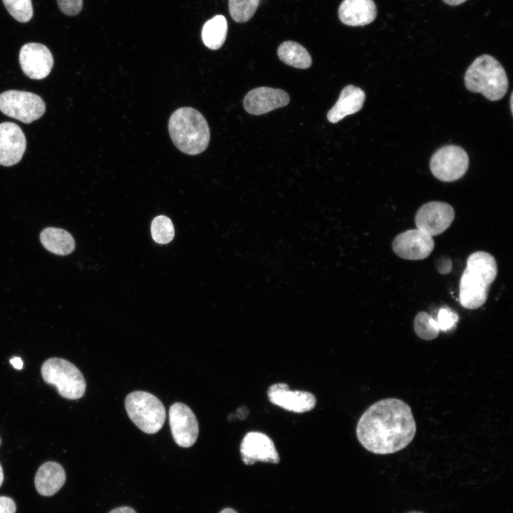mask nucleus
Listing matches in <instances>:
<instances>
[{
  "label": "nucleus",
  "instance_id": "nucleus-23",
  "mask_svg": "<svg viewBox=\"0 0 513 513\" xmlns=\"http://www.w3.org/2000/svg\"><path fill=\"white\" fill-rule=\"evenodd\" d=\"M414 331L423 340H432L440 332L437 322L434 316L427 312H419L414 320Z\"/></svg>",
  "mask_w": 513,
  "mask_h": 513
},
{
  "label": "nucleus",
  "instance_id": "nucleus-4",
  "mask_svg": "<svg viewBox=\"0 0 513 513\" xmlns=\"http://www.w3.org/2000/svg\"><path fill=\"white\" fill-rule=\"evenodd\" d=\"M465 87L472 93H480L489 100H499L508 89V79L500 63L484 54L477 57L465 74Z\"/></svg>",
  "mask_w": 513,
  "mask_h": 513
},
{
  "label": "nucleus",
  "instance_id": "nucleus-7",
  "mask_svg": "<svg viewBox=\"0 0 513 513\" xmlns=\"http://www.w3.org/2000/svg\"><path fill=\"white\" fill-rule=\"evenodd\" d=\"M0 111L28 124L43 115L46 104L39 95L33 93L9 90L0 94Z\"/></svg>",
  "mask_w": 513,
  "mask_h": 513
},
{
  "label": "nucleus",
  "instance_id": "nucleus-8",
  "mask_svg": "<svg viewBox=\"0 0 513 513\" xmlns=\"http://www.w3.org/2000/svg\"><path fill=\"white\" fill-rule=\"evenodd\" d=\"M469 166L467 153L461 147L445 145L432 156L430 168L432 175L442 182H453L462 177Z\"/></svg>",
  "mask_w": 513,
  "mask_h": 513
},
{
  "label": "nucleus",
  "instance_id": "nucleus-1",
  "mask_svg": "<svg viewBox=\"0 0 513 513\" xmlns=\"http://www.w3.org/2000/svg\"><path fill=\"white\" fill-rule=\"evenodd\" d=\"M416 423L411 408L398 398H385L371 405L358 421L356 433L361 445L377 455L406 447L413 440Z\"/></svg>",
  "mask_w": 513,
  "mask_h": 513
},
{
  "label": "nucleus",
  "instance_id": "nucleus-10",
  "mask_svg": "<svg viewBox=\"0 0 513 513\" xmlns=\"http://www.w3.org/2000/svg\"><path fill=\"white\" fill-rule=\"evenodd\" d=\"M169 421L175 442L180 447L195 444L199 434L198 421L192 410L185 404L175 403L169 410Z\"/></svg>",
  "mask_w": 513,
  "mask_h": 513
},
{
  "label": "nucleus",
  "instance_id": "nucleus-16",
  "mask_svg": "<svg viewBox=\"0 0 513 513\" xmlns=\"http://www.w3.org/2000/svg\"><path fill=\"white\" fill-rule=\"evenodd\" d=\"M289 95L283 90L259 87L247 93L243 104L247 113L259 115L284 107L289 103Z\"/></svg>",
  "mask_w": 513,
  "mask_h": 513
},
{
  "label": "nucleus",
  "instance_id": "nucleus-18",
  "mask_svg": "<svg viewBox=\"0 0 513 513\" xmlns=\"http://www.w3.org/2000/svg\"><path fill=\"white\" fill-rule=\"evenodd\" d=\"M366 94L364 91L353 85L345 86L335 105L327 113L328 120L336 123L346 116L358 112L363 107Z\"/></svg>",
  "mask_w": 513,
  "mask_h": 513
},
{
  "label": "nucleus",
  "instance_id": "nucleus-2",
  "mask_svg": "<svg viewBox=\"0 0 513 513\" xmlns=\"http://www.w3.org/2000/svg\"><path fill=\"white\" fill-rule=\"evenodd\" d=\"M497 274V265L492 254L482 251L470 254L460 281V304L467 309L481 307L487 299Z\"/></svg>",
  "mask_w": 513,
  "mask_h": 513
},
{
  "label": "nucleus",
  "instance_id": "nucleus-12",
  "mask_svg": "<svg viewBox=\"0 0 513 513\" xmlns=\"http://www.w3.org/2000/svg\"><path fill=\"white\" fill-rule=\"evenodd\" d=\"M393 249L400 258L421 260L433 251L432 237L418 229H410L399 234L393 241Z\"/></svg>",
  "mask_w": 513,
  "mask_h": 513
},
{
  "label": "nucleus",
  "instance_id": "nucleus-31",
  "mask_svg": "<svg viewBox=\"0 0 513 513\" xmlns=\"http://www.w3.org/2000/svg\"><path fill=\"white\" fill-rule=\"evenodd\" d=\"M11 365L16 369H21L23 368V361L19 357H14L10 360Z\"/></svg>",
  "mask_w": 513,
  "mask_h": 513
},
{
  "label": "nucleus",
  "instance_id": "nucleus-36",
  "mask_svg": "<svg viewBox=\"0 0 513 513\" xmlns=\"http://www.w3.org/2000/svg\"><path fill=\"white\" fill-rule=\"evenodd\" d=\"M0 443H1V439H0Z\"/></svg>",
  "mask_w": 513,
  "mask_h": 513
},
{
  "label": "nucleus",
  "instance_id": "nucleus-27",
  "mask_svg": "<svg viewBox=\"0 0 513 513\" xmlns=\"http://www.w3.org/2000/svg\"><path fill=\"white\" fill-rule=\"evenodd\" d=\"M440 331L447 332L454 330L459 321L457 314L447 306L441 308L435 317Z\"/></svg>",
  "mask_w": 513,
  "mask_h": 513
},
{
  "label": "nucleus",
  "instance_id": "nucleus-5",
  "mask_svg": "<svg viewBox=\"0 0 513 513\" xmlns=\"http://www.w3.org/2000/svg\"><path fill=\"white\" fill-rule=\"evenodd\" d=\"M126 412L133 423L147 434L158 432L164 425L166 412L162 402L145 391L129 393L125 400Z\"/></svg>",
  "mask_w": 513,
  "mask_h": 513
},
{
  "label": "nucleus",
  "instance_id": "nucleus-19",
  "mask_svg": "<svg viewBox=\"0 0 513 513\" xmlns=\"http://www.w3.org/2000/svg\"><path fill=\"white\" fill-rule=\"evenodd\" d=\"M66 473L63 467L56 462H46L38 469L34 484L42 496H52L64 484Z\"/></svg>",
  "mask_w": 513,
  "mask_h": 513
},
{
  "label": "nucleus",
  "instance_id": "nucleus-3",
  "mask_svg": "<svg viewBox=\"0 0 513 513\" xmlns=\"http://www.w3.org/2000/svg\"><path fill=\"white\" fill-rule=\"evenodd\" d=\"M168 130L177 148L187 155L202 152L209 142L208 123L193 108L183 107L176 110L170 118Z\"/></svg>",
  "mask_w": 513,
  "mask_h": 513
},
{
  "label": "nucleus",
  "instance_id": "nucleus-34",
  "mask_svg": "<svg viewBox=\"0 0 513 513\" xmlns=\"http://www.w3.org/2000/svg\"><path fill=\"white\" fill-rule=\"evenodd\" d=\"M3 480H4V472H3L2 467L0 465V487L2 484Z\"/></svg>",
  "mask_w": 513,
  "mask_h": 513
},
{
  "label": "nucleus",
  "instance_id": "nucleus-30",
  "mask_svg": "<svg viewBox=\"0 0 513 513\" xmlns=\"http://www.w3.org/2000/svg\"><path fill=\"white\" fill-rule=\"evenodd\" d=\"M109 513H136V512L130 507H120L111 510Z\"/></svg>",
  "mask_w": 513,
  "mask_h": 513
},
{
  "label": "nucleus",
  "instance_id": "nucleus-14",
  "mask_svg": "<svg viewBox=\"0 0 513 513\" xmlns=\"http://www.w3.org/2000/svg\"><path fill=\"white\" fill-rule=\"evenodd\" d=\"M19 60L24 74L34 80H41L48 76L53 65V58L50 50L38 43L24 44L20 50Z\"/></svg>",
  "mask_w": 513,
  "mask_h": 513
},
{
  "label": "nucleus",
  "instance_id": "nucleus-11",
  "mask_svg": "<svg viewBox=\"0 0 513 513\" xmlns=\"http://www.w3.org/2000/svg\"><path fill=\"white\" fill-rule=\"evenodd\" d=\"M239 450L242 460L247 465L256 462L277 464L280 461L274 442L261 432H247L241 442Z\"/></svg>",
  "mask_w": 513,
  "mask_h": 513
},
{
  "label": "nucleus",
  "instance_id": "nucleus-32",
  "mask_svg": "<svg viewBox=\"0 0 513 513\" xmlns=\"http://www.w3.org/2000/svg\"><path fill=\"white\" fill-rule=\"evenodd\" d=\"M466 0H443L447 4L450 6H457L464 3Z\"/></svg>",
  "mask_w": 513,
  "mask_h": 513
},
{
  "label": "nucleus",
  "instance_id": "nucleus-20",
  "mask_svg": "<svg viewBox=\"0 0 513 513\" xmlns=\"http://www.w3.org/2000/svg\"><path fill=\"white\" fill-rule=\"evenodd\" d=\"M40 240L48 251L58 255H68L75 249V242L71 234L59 228L44 229L40 234Z\"/></svg>",
  "mask_w": 513,
  "mask_h": 513
},
{
  "label": "nucleus",
  "instance_id": "nucleus-13",
  "mask_svg": "<svg viewBox=\"0 0 513 513\" xmlns=\"http://www.w3.org/2000/svg\"><path fill=\"white\" fill-rule=\"evenodd\" d=\"M267 396L272 404L296 413L309 412L316 404V398L313 393L304 390H291L285 383L271 385L267 390Z\"/></svg>",
  "mask_w": 513,
  "mask_h": 513
},
{
  "label": "nucleus",
  "instance_id": "nucleus-35",
  "mask_svg": "<svg viewBox=\"0 0 513 513\" xmlns=\"http://www.w3.org/2000/svg\"><path fill=\"white\" fill-rule=\"evenodd\" d=\"M407 513H424V512H420V511H411V512H407Z\"/></svg>",
  "mask_w": 513,
  "mask_h": 513
},
{
  "label": "nucleus",
  "instance_id": "nucleus-24",
  "mask_svg": "<svg viewBox=\"0 0 513 513\" xmlns=\"http://www.w3.org/2000/svg\"><path fill=\"white\" fill-rule=\"evenodd\" d=\"M259 0H229L231 17L237 23L249 21L255 14Z\"/></svg>",
  "mask_w": 513,
  "mask_h": 513
},
{
  "label": "nucleus",
  "instance_id": "nucleus-25",
  "mask_svg": "<svg viewBox=\"0 0 513 513\" xmlns=\"http://www.w3.org/2000/svg\"><path fill=\"white\" fill-rule=\"evenodd\" d=\"M153 239L159 244H167L174 237V227L171 220L165 216L156 217L151 224Z\"/></svg>",
  "mask_w": 513,
  "mask_h": 513
},
{
  "label": "nucleus",
  "instance_id": "nucleus-15",
  "mask_svg": "<svg viewBox=\"0 0 513 513\" xmlns=\"http://www.w3.org/2000/svg\"><path fill=\"white\" fill-rule=\"evenodd\" d=\"M26 140L21 128L16 123H0V165L12 166L22 158Z\"/></svg>",
  "mask_w": 513,
  "mask_h": 513
},
{
  "label": "nucleus",
  "instance_id": "nucleus-22",
  "mask_svg": "<svg viewBox=\"0 0 513 513\" xmlns=\"http://www.w3.org/2000/svg\"><path fill=\"white\" fill-rule=\"evenodd\" d=\"M227 33V22L222 15H217L207 21L202 31L204 44L212 50L219 49L224 43Z\"/></svg>",
  "mask_w": 513,
  "mask_h": 513
},
{
  "label": "nucleus",
  "instance_id": "nucleus-17",
  "mask_svg": "<svg viewBox=\"0 0 513 513\" xmlns=\"http://www.w3.org/2000/svg\"><path fill=\"white\" fill-rule=\"evenodd\" d=\"M377 15L373 0H343L338 9V17L345 25L361 26L373 21Z\"/></svg>",
  "mask_w": 513,
  "mask_h": 513
},
{
  "label": "nucleus",
  "instance_id": "nucleus-26",
  "mask_svg": "<svg viewBox=\"0 0 513 513\" xmlns=\"http://www.w3.org/2000/svg\"><path fill=\"white\" fill-rule=\"evenodd\" d=\"M2 1L8 12L16 21L26 23L33 17L31 0H2Z\"/></svg>",
  "mask_w": 513,
  "mask_h": 513
},
{
  "label": "nucleus",
  "instance_id": "nucleus-29",
  "mask_svg": "<svg viewBox=\"0 0 513 513\" xmlns=\"http://www.w3.org/2000/svg\"><path fill=\"white\" fill-rule=\"evenodd\" d=\"M16 510V504L11 498L0 496V513H15Z\"/></svg>",
  "mask_w": 513,
  "mask_h": 513
},
{
  "label": "nucleus",
  "instance_id": "nucleus-28",
  "mask_svg": "<svg viewBox=\"0 0 513 513\" xmlns=\"http://www.w3.org/2000/svg\"><path fill=\"white\" fill-rule=\"evenodd\" d=\"M60 10L68 16H76L83 7V0H56Z\"/></svg>",
  "mask_w": 513,
  "mask_h": 513
},
{
  "label": "nucleus",
  "instance_id": "nucleus-6",
  "mask_svg": "<svg viewBox=\"0 0 513 513\" xmlns=\"http://www.w3.org/2000/svg\"><path fill=\"white\" fill-rule=\"evenodd\" d=\"M43 380L56 387L63 398L76 400L81 398L86 391V383L80 370L72 363L63 358H51L41 366Z\"/></svg>",
  "mask_w": 513,
  "mask_h": 513
},
{
  "label": "nucleus",
  "instance_id": "nucleus-33",
  "mask_svg": "<svg viewBox=\"0 0 513 513\" xmlns=\"http://www.w3.org/2000/svg\"><path fill=\"white\" fill-rule=\"evenodd\" d=\"M219 513H237V512L232 508H225L222 509Z\"/></svg>",
  "mask_w": 513,
  "mask_h": 513
},
{
  "label": "nucleus",
  "instance_id": "nucleus-21",
  "mask_svg": "<svg viewBox=\"0 0 513 513\" xmlns=\"http://www.w3.org/2000/svg\"><path fill=\"white\" fill-rule=\"evenodd\" d=\"M277 54L284 63L296 68H308L312 63L308 51L301 44L292 41L281 43L278 48Z\"/></svg>",
  "mask_w": 513,
  "mask_h": 513
},
{
  "label": "nucleus",
  "instance_id": "nucleus-9",
  "mask_svg": "<svg viewBox=\"0 0 513 513\" xmlns=\"http://www.w3.org/2000/svg\"><path fill=\"white\" fill-rule=\"evenodd\" d=\"M455 218L453 207L443 202L433 201L422 205L416 212L417 229L431 237L444 232Z\"/></svg>",
  "mask_w": 513,
  "mask_h": 513
}]
</instances>
